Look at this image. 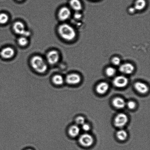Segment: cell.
Segmentation results:
<instances>
[{
    "label": "cell",
    "instance_id": "cell-1",
    "mask_svg": "<svg viewBox=\"0 0 150 150\" xmlns=\"http://www.w3.org/2000/svg\"><path fill=\"white\" fill-rule=\"evenodd\" d=\"M58 32L61 37L67 41L73 40L76 36L74 29L67 23L60 25L58 28Z\"/></svg>",
    "mask_w": 150,
    "mask_h": 150
},
{
    "label": "cell",
    "instance_id": "cell-2",
    "mask_svg": "<svg viewBox=\"0 0 150 150\" xmlns=\"http://www.w3.org/2000/svg\"><path fill=\"white\" fill-rule=\"evenodd\" d=\"M30 64L33 69L40 74L46 72L48 69L47 63L43 58L40 56L36 55L32 57Z\"/></svg>",
    "mask_w": 150,
    "mask_h": 150
},
{
    "label": "cell",
    "instance_id": "cell-3",
    "mask_svg": "<svg viewBox=\"0 0 150 150\" xmlns=\"http://www.w3.org/2000/svg\"><path fill=\"white\" fill-rule=\"evenodd\" d=\"M13 29L16 33L21 35V36L27 38L31 35L30 32L26 30L24 24L21 22H15L13 25Z\"/></svg>",
    "mask_w": 150,
    "mask_h": 150
},
{
    "label": "cell",
    "instance_id": "cell-4",
    "mask_svg": "<svg viewBox=\"0 0 150 150\" xmlns=\"http://www.w3.org/2000/svg\"><path fill=\"white\" fill-rule=\"evenodd\" d=\"M79 142L82 146L88 147L93 144L94 139L90 134L85 133L81 135L79 139Z\"/></svg>",
    "mask_w": 150,
    "mask_h": 150
},
{
    "label": "cell",
    "instance_id": "cell-5",
    "mask_svg": "<svg viewBox=\"0 0 150 150\" xmlns=\"http://www.w3.org/2000/svg\"><path fill=\"white\" fill-rule=\"evenodd\" d=\"M127 121V116L123 113H120L116 116L114 123L116 127L121 128L125 125Z\"/></svg>",
    "mask_w": 150,
    "mask_h": 150
},
{
    "label": "cell",
    "instance_id": "cell-6",
    "mask_svg": "<svg viewBox=\"0 0 150 150\" xmlns=\"http://www.w3.org/2000/svg\"><path fill=\"white\" fill-rule=\"evenodd\" d=\"M47 61L51 65L57 64L59 60V55L58 51L54 50L49 51L46 56Z\"/></svg>",
    "mask_w": 150,
    "mask_h": 150
},
{
    "label": "cell",
    "instance_id": "cell-7",
    "mask_svg": "<svg viewBox=\"0 0 150 150\" xmlns=\"http://www.w3.org/2000/svg\"><path fill=\"white\" fill-rule=\"evenodd\" d=\"M128 83V80L127 78L124 76H117L113 81L114 85L117 88H123L126 86Z\"/></svg>",
    "mask_w": 150,
    "mask_h": 150
},
{
    "label": "cell",
    "instance_id": "cell-8",
    "mask_svg": "<svg viewBox=\"0 0 150 150\" xmlns=\"http://www.w3.org/2000/svg\"><path fill=\"white\" fill-rule=\"evenodd\" d=\"M15 54V52L14 49L9 47L3 48L0 52V55L1 57L5 59H10L12 58Z\"/></svg>",
    "mask_w": 150,
    "mask_h": 150
},
{
    "label": "cell",
    "instance_id": "cell-9",
    "mask_svg": "<svg viewBox=\"0 0 150 150\" xmlns=\"http://www.w3.org/2000/svg\"><path fill=\"white\" fill-rule=\"evenodd\" d=\"M81 80L80 76L76 73H71L67 75L65 81L69 85H74L79 83Z\"/></svg>",
    "mask_w": 150,
    "mask_h": 150
},
{
    "label": "cell",
    "instance_id": "cell-10",
    "mask_svg": "<svg viewBox=\"0 0 150 150\" xmlns=\"http://www.w3.org/2000/svg\"><path fill=\"white\" fill-rule=\"evenodd\" d=\"M71 13L69 8L67 7H62L59 10L58 13V17L60 20L64 21L69 18L71 16Z\"/></svg>",
    "mask_w": 150,
    "mask_h": 150
},
{
    "label": "cell",
    "instance_id": "cell-11",
    "mask_svg": "<svg viewBox=\"0 0 150 150\" xmlns=\"http://www.w3.org/2000/svg\"><path fill=\"white\" fill-rule=\"evenodd\" d=\"M119 70L123 74H132L134 71V67L132 64L126 63L120 66Z\"/></svg>",
    "mask_w": 150,
    "mask_h": 150
},
{
    "label": "cell",
    "instance_id": "cell-12",
    "mask_svg": "<svg viewBox=\"0 0 150 150\" xmlns=\"http://www.w3.org/2000/svg\"><path fill=\"white\" fill-rule=\"evenodd\" d=\"M134 87L138 92L142 94L146 93L149 90V88L143 82H138L134 84Z\"/></svg>",
    "mask_w": 150,
    "mask_h": 150
},
{
    "label": "cell",
    "instance_id": "cell-13",
    "mask_svg": "<svg viewBox=\"0 0 150 150\" xmlns=\"http://www.w3.org/2000/svg\"><path fill=\"white\" fill-rule=\"evenodd\" d=\"M126 104L125 100L119 97L114 98L112 101V104L114 106L120 109L124 108Z\"/></svg>",
    "mask_w": 150,
    "mask_h": 150
},
{
    "label": "cell",
    "instance_id": "cell-14",
    "mask_svg": "<svg viewBox=\"0 0 150 150\" xmlns=\"http://www.w3.org/2000/svg\"><path fill=\"white\" fill-rule=\"evenodd\" d=\"M108 89L109 85L105 82H102L98 84L96 88L97 92L101 95L105 93Z\"/></svg>",
    "mask_w": 150,
    "mask_h": 150
},
{
    "label": "cell",
    "instance_id": "cell-15",
    "mask_svg": "<svg viewBox=\"0 0 150 150\" xmlns=\"http://www.w3.org/2000/svg\"><path fill=\"white\" fill-rule=\"evenodd\" d=\"M80 131V129L79 126L76 125H73L69 128L68 133L71 137H75L79 135Z\"/></svg>",
    "mask_w": 150,
    "mask_h": 150
},
{
    "label": "cell",
    "instance_id": "cell-16",
    "mask_svg": "<svg viewBox=\"0 0 150 150\" xmlns=\"http://www.w3.org/2000/svg\"><path fill=\"white\" fill-rule=\"evenodd\" d=\"M52 81L54 85L57 86H59L64 84V79L61 75L56 74L53 76Z\"/></svg>",
    "mask_w": 150,
    "mask_h": 150
},
{
    "label": "cell",
    "instance_id": "cell-17",
    "mask_svg": "<svg viewBox=\"0 0 150 150\" xmlns=\"http://www.w3.org/2000/svg\"><path fill=\"white\" fill-rule=\"evenodd\" d=\"M69 4L70 7L75 11H79L82 9V4L79 0H70Z\"/></svg>",
    "mask_w": 150,
    "mask_h": 150
},
{
    "label": "cell",
    "instance_id": "cell-18",
    "mask_svg": "<svg viewBox=\"0 0 150 150\" xmlns=\"http://www.w3.org/2000/svg\"><path fill=\"white\" fill-rule=\"evenodd\" d=\"M146 5L145 0H137L135 3L134 8L136 10H141L143 9Z\"/></svg>",
    "mask_w": 150,
    "mask_h": 150
},
{
    "label": "cell",
    "instance_id": "cell-19",
    "mask_svg": "<svg viewBox=\"0 0 150 150\" xmlns=\"http://www.w3.org/2000/svg\"><path fill=\"white\" fill-rule=\"evenodd\" d=\"M117 136L119 140L124 141L127 137V134L125 131L120 130L117 131Z\"/></svg>",
    "mask_w": 150,
    "mask_h": 150
},
{
    "label": "cell",
    "instance_id": "cell-20",
    "mask_svg": "<svg viewBox=\"0 0 150 150\" xmlns=\"http://www.w3.org/2000/svg\"><path fill=\"white\" fill-rule=\"evenodd\" d=\"M18 42L19 45L21 46H25L27 45L28 42V40L27 37L21 36L18 40Z\"/></svg>",
    "mask_w": 150,
    "mask_h": 150
},
{
    "label": "cell",
    "instance_id": "cell-21",
    "mask_svg": "<svg viewBox=\"0 0 150 150\" xmlns=\"http://www.w3.org/2000/svg\"><path fill=\"white\" fill-rule=\"evenodd\" d=\"M9 17L7 14L4 13L0 14V24H4L8 21Z\"/></svg>",
    "mask_w": 150,
    "mask_h": 150
},
{
    "label": "cell",
    "instance_id": "cell-22",
    "mask_svg": "<svg viewBox=\"0 0 150 150\" xmlns=\"http://www.w3.org/2000/svg\"><path fill=\"white\" fill-rule=\"evenodd\" d=\"M116 73V70L112 67H109L106 69L105 73L107 76H114Z\"/></svg>",
    "mask_w": 150,
    "mask_h": 150
},
{
    "label": "cell",
    "instance_id": "cell-23",
    "mask_svg": "<svg viewBox=\"0 0 150 150\" xmlns=\"http://www.w3.org/2000/svg\"><path fill=\"white\" fill-rule=\"evenodd\" d=\"M76 122L78 125H82L85 123V119L82 116H79L76 119Z\"/></svg>",
    "mask_w": 150,
    "mask_h": 150
},
{
    "label": "cell",
    "instance_id": "cell-24",
    "mask_svg": "<svg viewBox=\"0 0 150 150\" xmlns=\"http://www.w3.org/2000/svg\"><path fill=\"white\" fill-rule=\"evenodd\" d=\"M120 59L117 57H115L113 58L112 60V62L115 65L118 66L120 65Z\"/></svg>",
    "mask_w": 150,
    "mask_h": 150
},
{
    "label": "cell",
    "instance_id": "cell-25",
    "mask_svg": "<svg viewBox=\"0 0 150 150\" xmlns=\"http://www.w3.org/2000/svg\"><path fill=\"white\" fill-rule=\"evenodd\" d=\"M127 106L130 109H134L136 107V104L133 101H129L127 103Z\"/></svg>",
    "mask_w": 150,
    "mask_h": 150
},
{
    "label": "cell",
    "instance_id": "cell-26",
    "mask_svg": "<svg viewBox=\"0 0 150 150\" xmlns=\"http://www.w3.org/2000/svg\"><path fill=\"white\" fill-rule=\"evenodd\" d=\"M82 129L85 132H87L90 129V126L87 123H84L82 125Z\"/></svg>",
    "mask_w": 150,
    "mask_h": 150
},
{
    "label": "cell",
    "instance_id": "cell-27",
    "mask_svg": "<svg viewBox=\"0 0 150 150\" xmlns=\"http://www.w3.org/2000/svg\"><path fill=\"white\" fill-rule=\"evenodd\" d=\"M74 17L76 19H80L82 15L80 13L77 12H76L74 14Z\"/></svg>",
    "mask_w": 150,
    "mask_h": 150
},
{
    "label": "cell",
    "instance_id": "cell-28",
    "mask_svg": "<svg viewBox=\"0 0 150 150\" xmlns=\"http://www.w3.org/2000/svg\"><path fill=\"white\" fill-rule=\"evenodd\" d=\"M135 10H136L135 9L134 7H130V8H129V12L131 13H133L134 12Z\"/></svg>",
    "mask_w": 150,
    "mask_h": 150
},
{
    "label": "cell",
    "instance_id": "cell-29",
    "mask_svg": "<svg viewBox=\"0 0 150 150\" xmlns=\"http://www.w3.org/2000/svg\"><path fill=\"white\" fill-rule=\"evenodd\" d=\"M26 150H32L31 149H28Z\"/></svg>",
    "mask_w": 150,
    "mask_h": 150
},
{
    "label": "cell",
    "instance_id": "cell-30",
    "mask_svg": "<svg viewBox=\"0 0 150 150\" xmlns=\"http://www.w3.org/2000/svg\"><path fill=\"white\" fill-rule=\"evenodd\" d=\"M18 1H22V0H18Z\"/></svg>",
    "mask_w": 150,
    "mask_h": 150
}]
</instances>
